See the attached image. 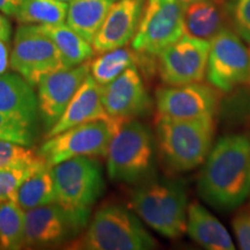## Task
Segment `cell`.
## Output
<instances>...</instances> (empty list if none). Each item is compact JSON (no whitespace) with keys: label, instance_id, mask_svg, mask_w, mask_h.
<instances>
[{"label":"cell","instance_id":"obj_1","mask_svg":"<svg viewBox=\"0 0 250 250\" xmlns=\"http://www.w3.org/2000/svg\"><path fill=\"white\" fill-rule=\"evenodd\" d=\"M199 196L220 211H232L250 196V136L228 134L212 146L197 183Z\"/></svg>","mask_w":250,"mask_h":250},{"label":"cell","instance_id":"obj_2","mask_svg":"<svg viewBox=\"0 0 250 250\" xmlns=\"http://www.w3.org/2000/svg\"><path fill=\"white\" fill-rule=\"evenodd\" d=\"M156 148L171 173H184L204 164L213 145V117L156 120Z\"/></svg>","mask_w":250,"mask_h":250},{"label":"cell","instance_id":"obj_3","mask_svg":"<svg viewBox=\"0 0 250 250\" xmlns=\"http://www.w3.org/2000/svg\"><path fill=\"white\" fill-rule=\"evenodd\" d=\"M131 208L152 229L169 239L187 232L188 195L179 180L154 179L140 183L131 196Z\"/></svg>","mask_w":250,"mask_h":250},{"label":"cell","instance_id":"obj_4","mask_svg":"<svg viewBox=\"0 0 250 250\" xmlns=\"http://www.w3.org/2000/svg\"><path fill=\"white\" fill-rule=\"evenodd\" d=\"M158 242L137 214L121 205L103 206L94 214L86 232L71 243V249L149 250Z\"/></svg>","mask_w":250,"mask_h":250},{"label":"cell","instance_id":"obj_5","mask_svg":"<svg viewBox=\"0 0 250 250\" xmlns=\"http://www.w3.org/2000/svg\"><path fill=\"white\" fill-rule=\"evenodd\" d=\"M155 137L138 120L124 121L109 146L107 171L114 182L138 183L147 180L154 170Z\"/></svg>","mask_w":250,"mask_h":250},{"label":"cell","instance_id":"obj_6","mask_svg":"<svg viewBox=\"0 0 250 250\" xmlns=\"http://www.w3.org/2000/svg\"><path fill=\"white\" fill-rule=\"evenodd\" d=\"M56 203L88 221L90 208L104 191L101 165L90 156H76L52 166Z\"/></svg>","mask_w":250,"mask_h":250},{"label":"cell","instance_id":"obj_7","mask_svg":"<svg viewBox=\"0 0 250 250\" xmlns=\"http://www.w3.org/2000/svg\"><path fill=\"white\" fill-rule=\"evenodd\" d=\"M123 122L109 116L77 125L48 138L37 154L51 167L76 156L107 158L111 140Z\"/></svg>","mask_w":250,"mask_h":250},{"label":"cell","instance_id":"obj_8","mask_svg":"<svg viewBox=\"0 0 250 250\" xmlns=\"http://www.w3.org/2000/svg\"><path fill=\"white\" fill-rule=\"evenodd\" d=\"M9 66L33 87L46 74L66 67L57 46L37 24L18 28Z\"/></svg>","mask_w":250,"mask_h":250},{"label":"cell","instance_id":"obj_9","mask_svg":"<svg viewBox=\"0 0 250 250\" xmlns=\"http://www.w3.org/2000/svg\"><path fill=\"white\" fill-rule=\"evenodd\" d=\"M184 33V6L180 0H147L132 49L155 57Z\"/></svg>","mask_w":250,"mask_h":250},{"label":"cell","instance_id":"obj_10","mask_svg":"<svg viewBox=\"0 0 250 250\" xmlns=\"http://www.w3.org/2000/svg\"><path fill=\"white\" fill-rule=\"evenodd\" d=\"M206 79L219 92H232L250 80V54L233 29L224 28L210 41Z\"/></svg>","mask_w":250,"mask_h":250},{"label":"cell","instance_id":"obj_11","mask_svg":"<svg viewBox=\"0 0 250 250\" xmlns=\"http://www.w3.org/2000/svg\"><path fill=\"white\" fill-rule=\"evenodd\" d=\"M210 46V41L184 33L159 55L158 71L162 83L177 86L204 80Z\"/></svg>","mask_w":250,"mask_h":250},{"label":"cell","instance_id":"obj_12","mask_svg":"<svg viewBox=\"0 0 250 250\" xmlns=\"http://www.w3.org/2000/svg\"><path fill=\"white\" fill-rule=\"evenodd\" d=\"M88 221L71 213L58 203L24 211V246H58L73 239Z\"/></svg>","mask_w":250,"mask_h":250},{"label":"cell","instance_id":"obj_13","mask_svg":"<svg viewBox=\"0 0 250 250\" xmlns=\"http://www.w3.org/2000/svg\"><path fill=\"white\" fill-rule=\"evenodd\" d=\"M155 104L161 116L170 118L213 117L219 105V90L212 85L191 83L160 87Z\"/></svg>","mask_w":250,"mask_h":250},{"label":"cell","instance_id":"obj_14","mask_svg":"<svg viewBox=\"0 0 250 250\" xmlns=\"http://www.w3.org/2000/svg\"><path fill=\"white\" fill-rule=\"evenodd\" d=\"M90 74V62L65 67L46 74L37 83L40 116L44 127L50 130L57 123L68 103Z\"/></svg>","mask_w":250,"mask_h":250},{"label":"cell","instance_id":"obj_15","mask_svg":"<svg viewBox=\"0 0 250 250\" xmlns=\"http://www.w3.org/2000/svg\"><path fill=\"white\" fill-rule=\"evenodd\" d=\"M101 99L109 116L123 121L145 117L153 108L137 67L127 68L111 83L101 86Z\"/></svg>","mask_w":250,"mask_h":250},{"label":"cell","instance_id":"obj_16","mask_svg":"<svg viewBox=\"0 0 250 250\" xmlns=\"http://www.w3.org/2000/svg\"><path fill=\"white\" fill-rule=\"evenodd\" d=\"M145 0H117L112 2L94 37V51L102 52L123 48L133 40L142 20Z\"/></svg>","mask_w":250,"mask_h":250},{"label":"cell","instance_id":"obj_17","mask_svg":"<svg viewBox=\"0 0 250 250\" xmlns=\"http://www.w3.org/2000/svg\"><path fill=\"white\" fill-rule=\"evenodd\" d=\"M0 112L35 131L40 116L39 98L33 86L20 74H0Z\"/></svg>","mask_w":250,"mask_h":250},{"label":"cell","instance_id":"obj_18","mask_svg":"<svg viewBox=\"0 0 250 250\" xmlns=\"http://www.w3.org/2000/svg\"><path fill=\"white\" fill-rule=\"evenodd\" d=\"M108 117L109 115L103 107L101 99V86L89 74L68 103L62 117L48 131L46 138H51L77 125L92 121L105 120Z\"/></svg>","mask_w":250,"mask_h":250},{"label":"cell","instance_id":"obj_19","mask_svg":"<svg viewBox=\"0 0 250 250\" xmlns=\"http://www.w3.org/2000/svg\"><path fill=\"white\" fill-rule=\"evenodd\" d=\"M187 233L205 249H235L230 234L224 225L198 202H192L188 208Z\"/></svg>","mask_w":250,"mask_h":250},{"label":"cell","instance_id":"obj_20","mask_svg":"<svg viewBox=\"0 0 250 250\" xmlns=\"http://www.w3.org/2000/svg\"><path fill=\"white\" fill-rule=\"evenodd\" d=\"M227 23L225 0H202L184 6V28L189 35L211 41Z\"/></svg>","mask_w":250,"mask_h":250},{"label":"cell","instance_id":"obj_21","mask_svg":"<svg viewBox=\"0 0 250 250\" xmlns=\"http://www.w3.org/2000/svg\"><path fill=\"white\" fill-rule=\"evenodd\" d=\"M112 2V0H70L66 22L92 44Z\"/></svg>","mask_w":250,"mask_h":250},{"label":"cell","instance_id":"obj_22","mask_svg":"<svg viewBox=\"0 0 250 250\" xmlns=\"http://www.w3.org/2000/svg\"><path fill=\"white\" fill-rule=\"evenodd\" d=\"M148 57H151V55L125 49L124 46L102 52L90 62V76L100 86H104L120 77L127 68L143 65L147 62Z\"/></svg>","mask_w":250,"mask_h":250},{"label":"cell","instance_id":"obj_23","mask_svg":"<svg viewBox=\"0 0 250 250\" xmlns=\"http://www.w3.org/2000/svg\"><path fill=\"white\" fill-rule=\"evenodd\" d=\"M55 43L66 67H74L88 61L94 55L93 45L76 33L67 23L37 24Z\"/></svg>","mask_w":250,"mask_h":250},{"label":"cell","instance_id":"obj_24","mask_svg":"<svg viewBox=\"0 0 250 250\" xmlns=\"http://www.w3.org/2000/svg\"><path fill=\"white\" fill-rule=\"evenodd\" d=\"M56 202L51 166L44 160L28 175L18 191V204L24 211Z\"/></svg>","mask_w":250,"mask_h":250},{"label":"cell","instance_id":"obj_25","mask_svg":"<svg viewBox=\"0 0 250 250\" xmlns=\"http://www.w3.org/2000/svg\"><path fill=\"white\" fill-rule=\"evenodd\" d=\"M67 9L61 0H21L15 19L22 24H57L66 20Z\"/></svg>","mask_w":250,"mask_h":250},{"label":"cell","instance_id":"obj_26","mask_svg":"<svg viewBox=\"0 0 250 250\" xmlns=\"http://www.w3.org/2000/svg\"><path fill=\"white\" fill-rule=\"evenodd\" d=\"M24 246V210L15 202L0 203V248L21 249Z\"/></svg>","mask_w":250,"mask_h":250},{"label":"cell","instance_id":"obj_27","mask_svg":"<svg viewBox=\"0 0 250 250\" xmlns=\"http://www.w3.org/2000/svg\"><path fill=\"white\" fill-rule=\"evenodd\" d=\"M43 159L41 158L35 164L26 166V167L18 168H6L0 169V203L4 202H15L18 203V191L19 188L34 168L36 167Z\"/></svg>","mask_w":250,"mask_h":250},{"label":"cell","instance_id":"obj_28","mask_svg":"<svg viewBox=\"0 0 250 250\" xmlns=\"http://www.w3.org/2000/svg\"><path fill=\"white\" fill-rule=\"evenodd\" d=\"M40 159V155L21 144L0 139V169L30 166Z\"/></svg>","mask_w":250,"mask_h":250},{"label":"cell","instance_id":"obj_29","mask_svg":"<svg viewBox=\"0 0 250 250\" xmlns=\"http://www.w3.org/2000/svg\"><path fill=\"white\" fill-rule=\"evenodd\" d=\"M228 23L233 30L250 43V0H225Z\"/></svg>","mask_w":250,"mask_h":250},{"label":"cell","instance_id":"obj_30","mask_svg":"<svg viewBox=\"0 0 250 250\" xmlns=\"http://www.w3.org/2000/svg\"><path fill=\"white\" fill-rule=\"evenodd\" d=\"M34 134L35 131L9 120L2 112H0V139L1 140H9V142L29 146L34 142Z\"/></svg>","mask_w":250,"mask_h":250},{"label":"cell","instance_id":"obj_31","mask_svg":"<svg viewBox=\"0 0 250 250\" xmlns=\"http://www.w3.org/2000/svg\"><path fill=\"white\" fill-rule=\"evenodd\" d=\"M232 225L240 249L250 250V208L240 211L234 217Z\"/></svg>","mask_w":250,"mask_h":250},{"label":"cell","instance_id":"obj_32","mask_svg":"<svg viewBox=\"0 0 250 250\" xmlns=\"http://www.w3.org/2000/svg\"><path fill=\"white\" fill-rule=\"evenodd\" d=\"M21 0H0V12L8 17L15 18Z\"/></svg>","mask_w":250,"mask_h":250},{"label":"cell","instance_id":"obj_33","mask_svg":"<svg viewBox=\"0 0 250 250\" xmlns=\"http://www.w3.org/2000/svg\"><path fill=\"white\" fill-rule=\"evenodd\" d=\"M12 36V26L8 19L5 15L0 14V40L4 41L5 43H9Z\"/></svg>","mask_w":250,"mask_h":250},{"label":"cell","instance_id":"obj_34","mask_svg":"<svg viewBox=\"0 0 250 250\" xmlns=\"http://www.w3.org/2000/svg\"><path fill=\"white\" fill-rule=\"evenodd\" d=\"M8 66V49L7 43L0 40V74L5 73Z\"/></svg>","mask_w":250,"mask_h":250},{"label":"cell","instance_id":"obj_35","mask_svg":"<svg viewBox=\"0 0 250 250\" xmlns=\"http://www.w3.org/2000/svg\"><path fill=\"white\" fill-rule=\"evenodd\" d=\"M181 2H182L183 6H187V5H190L192 4V2H196V1H202V0H180Z\"/></svg>","mask_w":250,"mask_h":250},{"label":"cell","instance_id":"obj_36","mask_svg":"<svg viewBox=\"0 0 250 250\" xmlns=\"http://www.w3.org/2000/svg\"><path fill=\"white\" fill-rule=\"evenodd\" d=\"M61 1H66L67 2V1H70V0H61Z\"/></svg>","mask_w":250,"mask_h":250},{"label":"cell","instance_id":"obj_37","mask_svg":"<svg viewBox=\"0 0 250 250\" xmlns=\"http://www.w3.org/2000/svg\"><path fill=\"white\" fill-rule=\"evenodd\" d=\"M112 1H117V0H112Z\"/></svg>","mask_w":250,"mask_h":250}]
</instances>
